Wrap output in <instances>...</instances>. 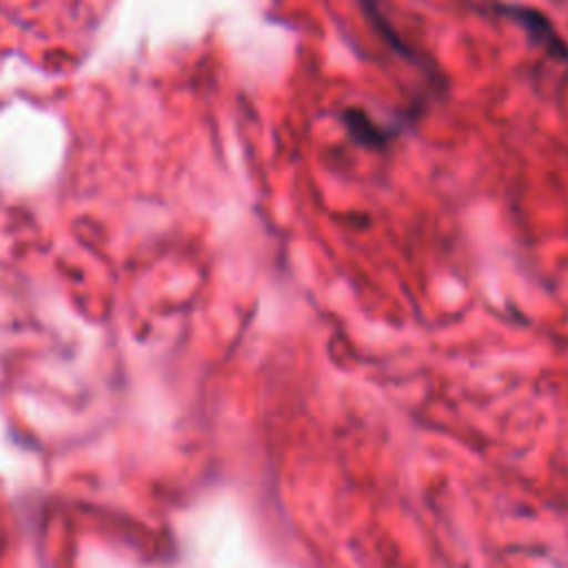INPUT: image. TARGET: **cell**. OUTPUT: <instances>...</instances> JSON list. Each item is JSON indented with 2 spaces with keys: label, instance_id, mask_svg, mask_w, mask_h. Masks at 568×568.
Returning a JSON list of instances; mask_svg holds the SVG:
<instances>
[{
  "label": "cell",
  "instance_id": "obj_1",
  "mask_svg": "<svg viewBox=\"0 0 568 568\" xmlns=\"http://www.w3.org/2000/svg\"><path fill=\"white\" fill-rule=\"evenodd\" d=\"M422 109H424V102H422V100H419V102H413L410 109H406V111L399 113V118H395V120L388 122V124H379V122L371 120L366 111L351 106V109H346V111L342 113V120H344V126H346L348 135H351L357 144L371 146V149H382L384 144L393 142L408 124H415V120L419 118Z\"/></svg>",
  "mask_w": 568,
  "mask_h": 568
},
{
  "label": "cell",
  "instance_id": "obj_2",
  "mask_svg": "<svg viewBox=\"0 0 568 568\" xmlns=\"http://www.w3.org/2000/svg\"><path fill=\"white\" fill-rule=\"evenodd\" d=\"M486 7H490L495 13L513 20L515 24H519L530 36V40L535 44H539L548 55H552L559 62L561 60L568 62V47L544 13L521 7V4H506V2H486Z\"/></svg>",
  "mask_w": 568,
  "mask_h": 568
},
{
  "label": "cell",
  "instance_id": "obj_3",
  "mask_svg": "<svg viewBox=\"0 0 568 568\" xmlns=\"http://www.w3.org/2000/svg\"><path fill=\"white\" fill-rule=\"evenodd\" d=\"M359 4H362V9L366 11V16H368L371 24L375 27V31L379 33V38H382L397 55H402L406 62H410V64L417 67L422 73H426L430 87L437 89V87H439V71H437L433 58L426 55V53H419L415 47H410V44L395 31V27L388 22V16H386L384 9H382V2H379V0H359Z\"/></svg>",
  "mask_w": 568,
  "mask_h": 568
}]
</instances>
